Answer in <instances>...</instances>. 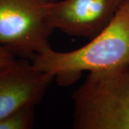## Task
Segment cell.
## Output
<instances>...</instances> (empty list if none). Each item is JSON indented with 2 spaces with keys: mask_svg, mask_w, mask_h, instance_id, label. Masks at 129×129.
Instances as JSON below:
<instances>
[{
  "mask_svg": "<svg viewBox=\"0 0 129 129\" xmlns=\"http://www.w3.org/2000/svg\"><path fill=\"white\" fill-rule=\"evenodd\" d=\"M31 61L63 85L75 82L85 71L110 70L129 64V0L123 1L109 25L87 45L68 52L50 49Z\"/></svg>",
  "mask_w": 129,
  "mask_h": 129,
  "instance_id": "1",
  "label": "cell"
},
{
  "mask_svg": "<svg viewBox=\"0 0 129 129\" xmlns=\"http://www.w3.org/2000/svg\"><path fill=\"white\" fill-rule=\"evenodd\" d=\"M75 129H129V64L89 73L73 94Z\"/></svg>",
  "mask_w": 129,
  "mask_h": 129,
  "instance_id": "2",
  "label": "cell"
},
{
  "mask_svg": "<svg viewBox=\"0 0 129 129\" xmlns=\"http://www.w3.org/2000/svg\"><path fill=\"white\" fill-rule=\"evenodd\" d=\"M44 0H0V45L14 56L32 60L51 49L53 29Z\"/></svg>",
  "mask_w": 129,
  "mask_h": 129,
  "instance_id": "3",
  "label": "cell"
},
{
  "mask_svg": "<svg viewBox=\"0 0 129 129\" xmlns=\"http://www.w3.org/2000/svg\"><path fill=\"white\" fill-rule=\"evenodd\" d=\"M124 0H63L49 2L47 13L53 29L91 40L106 28Z\"/></svg>",
  "mask_w": 129,
  "mask_h": 129,
  "instance_id": "4",
  "label": "cell"
},
{
  "mask_svg": "<svg viewBox=\"0 0 129 129\" xmlns=\"http://www.w3.org/2000/svg\"><path fill=\"white\" fill-rule=\"evenodd\" d=\"M26 58L0 67V120L12 112L41 101L52 80Z\"/></svg>",
  "mask_w": 129,
  "mask_h": 129,
  "instance_id": "5",
  "label": "cell"
},
{
  "mask_svg": "<svg viewBox=\"0 0 129 129\" xmlns=\"http://www.w3.org/2000/svg\"><path fill=\"white\" fill-rule=\"evenodd\" d=\"M35 106H27L12 112L0 120V129H30L35 120Z\"/></svg>",
  "mask_w": 129,
  "mask_h": 129,
  "instance_id": "6",
  "label": "cell"
},
{
  "mask_svg": "<svg viewBox=\"0 0 129 129\" xmlns=\"http://www.w3.org/2000/svg\"><path fill=\"white\" fill-rule=\"evenodd\" d=\"M15 60L14 55L5 46L0 45V67Z\"/></svg>",
  "mask_w": 129,
  "mask_h": 129,
  "instance_id": "7",
  "label": "cell"
},
{
  "mask_svg": "<svg viewBox=\"0 0 129 129\" xmlns=\"http://www.w3.org/2000/svg\"><path fill=\"white\" fill-rule=\"evenodd\" d=\"M45 2H57L59 0H44Z\"/></svg>",
  "mask_w": 129,
  "mask_h": 129,
  "instance_id": "8",
  "label": "cell"
}]
</instances>
